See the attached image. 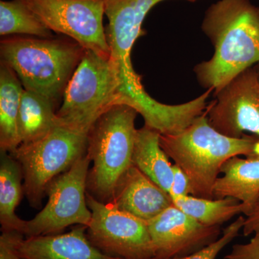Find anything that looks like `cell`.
Segmentation results:
<instances>
[{"label": "cell", "mask_w": 259, "mask_h": 259, "mask_svg": "<svg viewBox=\"0 0 259 259\" xmlns=\"http://www.w3.org/2000/svg\"><path fill=\"white\" fill-rule=\"evenodd\" d=\"M202 30L214 52L194 66L202 88L214 93L259 64V8L250 0H220L205 12Z\"/></svg>", "instance_id": "cell-1"}, {"label": "cell", "mask_w": 259, "mask_h": 259, "mask_svg": "<svg viewBox=\"0 0 259 259\" xmlns=\"http://www.w3.org/2000/svg\"><path fill=\"white\" fill-rule=\"evenodd\" d=\"M166 0H104L105 27L110 60L120 84L122 105L134 108L144 117L145 125L158 128L172 115L171 105L156 101L145 90L142 78L136 72L131 53L136 40L146 34L143 23L153 7Z\"/></svg>", "instance_id": "cell-2"}, {"label": "cell", "mask_w": 259, "mask_h": 259, "mask_svg": "<svg viewBox=\"0 0 259 259\" xmlns=\"http://www.w3.org/2000/svg\"><path fill=\"white\" fill-rule=\"evenodd\" d=\"M167 156L188 176L192 196L214 199V185L223 165L234 156H248L259 149V138L244 135L233 139L209 124L207 112L176 134L160 135Z\"/></svg>", "instance_id": "cell-3"}, {"label": "cell", "mask_w": 259, "mask_h": 259, "mask_svg": "<svg viewBox=\"0 0 259 259\" xmlns=\"http://www.w3.org/2000/svg\"><path fill=\"white\" fill-rule=\"evenodd\" d=\"M84 52L69 37L12 35L0 44L1 61L13 69L24 89L56 107Z\"/></svg>", "instance_id": "cell-4"}, {"label": "cell", "mask_w": 259, "mask_h": 259, "mask_svg": "<svg viewBox=\"0 0 259 259\" xmlns=\"http://www.w3.org/2000/svg\"><path fill=\"white\" fill-rule=\"evenodd\" d=\"M138 112L115 105L102 114L89 130L87 155L90 168L87 191L97 200H111L121 179L133 164Z\"/></svg>", "instance_id": "cell-5"}, {"label": "cell", "mask_w": 259, "mask_h": 259, "mask_svg": "<svg viewBox=\"0 0 259 259\" xmlns=\"http://www.w3.org/2000/svg\"><path fill=\"white\" fill-rule=\"evenodd\" d=\"M88 132L59 121L42 139L10 153L23 170L24 194L32 207L40 208L51 181L87 154Z\"/></svg>", "instance_id": "cell-6"}, {"label": "cell", "mask_w": 259, "mask_h": 259, "mask_svg": "<svg viewBox=\"0 0 259 259\" xmlns=\"http://www.w3.org/2000/svg\"><path fill=\"white\" fill-rule=\"evenodd\" d=\"M118 104H122L120 81L110 57L85 50L56 115L62 123L89 131L103 112Z\"/></svg>", "instance_id": "cell-7"}, {"label": "cell", "mask_w": 259, "mask_h": 259, "mask_svg": "<svg viewBox=\"0 0 259 259\" xmlns=\"http://www.w3.org/2000/svg\"><path fill=\"white\" fill-rule=\"evenodd\" d=\"M90 163L88 155H84L51 181L45 207L32 219L25 221L23 231L25 238L60 234L74 225L90 226L92 211L87 202V185Z\"/></svg>", "instance_id": "cell-8"}, {"label": "cell", "mask_w": 259, "mask_h": 259, "mask_svg": "<svg viewBox=\"0 0 259 259\" xmlns=\"http://www.w3.org/2000/svg\"><path fill=\"white\" fill-rule=\"evenodd\" d=\"M87 202L92 211L87 235L95 248L115 258H155L146 221L120 210L110 202H100L88 192Z\"/></svg>", "instance_id": "cell-9"}, {"label": "cell", "mask_w": 259, "mask_h": 259, "mask_svg": "<svg viewBox=\"0 0 259 259\" xmlns=\"http://www.w3.org/2000/svg\"><path fill=\"white\" fill-rule=\"evenodd\" d=\"M56 33L78 42L85 50L110 57L105 28L104 0H22Z\"/></svg>", "instance_id": "cell-10"}, {"label": "cell", "mask_w": 259, "mask_h": 259, "mask_svg": "<svg viewBox=\"0 0 259 259\" xmlns=\"http://www.w3.org/2000/svg\"><path fill=\"white\" fill-rule=\"evenodd\" d=\"M207 105L209 124L221 134L241 139L246 133L259 138V79L257 69L245 70L219 91Z\"/></svg>", "instance_id": "cell-11"}, {"label": "cell", "mask_w": 259, "mask_h": 259, "mask_svg": "<svg viewBox=\"0 0 259 259\" xmlns=\"http://www.w3.org/2000/svg\"><path fill=\"white\" fill-rule=\"evenodd\" d=\"M146 223L156 259L192 254L215 241L221 234V226H204L174 204Z\"/></svg>", "instance_id": "cell-12"}, {"label": "cell", "mask_w": 259, "mask_h": 259, "mask_svg": "<svg viewBox=\"0 0 259 259\" xmlns=\"http://www.w3.org/2000/svg\"><path fill=\"white\" fill-rule=\"evenodd\" d=\"M109 202L144 221L156 217L173 204L169 193L134 164L121 179Z\"/></svg>", "instance_id": "cell-13"}, {"label": "cell", "mask_w": 259, "mask_h": 259, "mask_svg": "<svg viewBox=\"0 0 259 259\" xmlns=\"http://www.w3.org/2000/svg\"><path fill=\"white\" fill-rule=\"evenodd\" d=\"M87 228L79 226L68 233L28 238L22 235L17 250L23 259H117L95 248L88 239Z\"/></svg>", "instance_id": "cell-14"}, {"label": "cell", "mask_w": 259, "mask_h": 259, "mask_svg": "<svg viewBox=\"0 0 259 259\" xmlns=\"http://www.w3.org/2000/svg\"><path fill=\"white\" fill-rule=\"evenodd\" d=\"M221 174L213 190L214 199H238L244 205L246 216L259 196V149L244 158H230L223 165Z\"/></svg>", "instance_id": "cell-15"}, {"label": "cell", "mask_w": 259, "mask_h": 259, "mask_svg": "<svg viewBox=\"0 0 259 259\" xmlns=\"http://www.w3.org/2000/svg\"><path fill=\"white\" fill-rule=\"evenodd\" d=\"M160 135L146 125L137 130L132 163L169 193L173 181L172 163L160 145Z\"/></svg>", "instance_id": "cell-16"}, {"label": "cell", "mask_w": 259, "mask_h": 259, "mask_svg": "<svg viewBox=\"0 0 259 259\" xmlns=\"http://www.w3.org/2000/svg\"><path fill=\"white\" fill-rule=\"evenodd\" d=\"M24 89L12 68L0 64V149L12 152L20 145L18 117Z\"/></svg>", "instance_id": "cell-17"}, {"label": "cell", "mask_w": 259, "mask_h": 259, "mask_svg": "<svg viewBox=\"0 0 259 259\" xmlns=\"http://www.w3.org/2000/svg\"><path fill=\"white\" fill-rule=\"evenodd\" d=\"M21 166L9 152L0 150V224L2 232L23 234L25 221L16 214L24 194Z\"/></svg>", "instance_id": "cell-18"}, {"label": "cell", "mask_w": 259, "mask_h": 259, "mask_svg": "<svg viewBox=\"0 0 259 259\" xmlns=\"http://www.w3.org/2000/svg\"><path fill=\"white\" fill-rule=\"evenodd\" d=\"M56 108L45 97L24 90L18 117L20 144L38 141L59 125Z\"/></svg>", "instance_id": "cell-19"}, {"label": "cell", "mask_w": 259, "mask_h": 259, "mask_svg": "<svg viewBox=\"0 0 259 259\" xmlns=\"http://www.w3.org/2000/svg\"><path fill=\"white\" fill-rule=\"evenodd\" d=\"M173 204L205 226H221L236 214H244L245 207L233 197L209 199L192 195L172 199Z\"/></svg>", "instance_id": "cell-20"}, {"label": "cell", "mask_w": 259, "mask_h": 259, "mask_svg": "<svg viewBox=\"0 0 259 259\" xmlns=\"http://www.w3.org/2000/svg\"><path fill=\"white\" fill-rule=\"evenodd\" d=\"M48 28L22 0L0 1V35H27L37 37H53Z\"/></svg>", "instance_id": "cell-21"}, {"label": "cell", "mask_w": 259, "mask_h": 259, "mask_svg": "<svg viewBox=\"0 0 259 259\" xmlns=\"http://www.w3.org/2000/svg\"><path fill=\"white\" fill-rule=\"evenodd\" d=\"M244 223L245 218L240 216L234 222L227 227L223 232L222 236L218 238L215 241L206 245L192 254L172 259H216L221 250L224 249L225 247L238 236L240 231L243 229Z\"/></svg>", "instance_id": "cell-22"}, {"label": "cell", "mask_w": 259, "mask_h": 259, "mask_svg": "<svg viewBox=\"0 0 259 259\" xmlns=\"http://www.w3.org/2000/svg\"><path fill=\"white\" fill-rule=\"evenodd\" d=\"M224 259H259V228L249 242L233 245Z\"/></svg>", "instance_id": "cell-23"}, {"label": "cell", "mask_w": 259, "mask_h": 259, "mask_svg": "<svg viewBox=\"0 0 259 259\" xmlns=\"http://www.w3.org/2000/svg\"><path fill=\"white\" fill-rule=\"evenodd\" d=\"M173 181L169 194L171 198L192 195V186L188 176L176 164H172Z\"/></svg>", "instance_id": "cell-24"}, {"label": "cell", "mask_w": 259, "mask_h": 259, "mask_svg": "<svg viewBox=\"0 0 259 259\" xmlns=\"http://www.w3.org/2000/svg\"><path fill=\"white\" fill-rule=\"evenodd\" d=\"M22 235L18 231L2 232L0 236V259H23L19 254L16 248L17 241Z\"/></svg>", "instance_id": "cell-25"}, {"label": "cell", "mask_w": 259, "mask_h": 259, "mask_svg": "<svg viewBox=\"0 0 259 259\" xmlns=\"http://www.w3.org/2000/svg\"><path fill=\"white\" fill-rule=\"evenodd\" d=\"M259 228V196L253 204L251 210L245 218L244 226H243V235L248 236L253 234V233Z\"/></svg>", "instance_id": "cell-26"}, {"label": "cell", "mask_w": 259, "mask_h": 259, "mask_svg": "<svg viewBox=\"0 0 259 259\" xmlns=\"http://www.w3.org/2000/svg\"><path fill=\"white\" fill-rule=\"evenodd\" d=\"M257 71H258V79H259V64H258V69H257Z\"/></svg>", "instance_id": "cell-27"}, {"label": "cell", "mask_w": 259, "mask_h": 259, "mask_svg": "<svg viewBox=\"0 0 259 259\" xmlns=\"http://www.w3.org/2000/svg\"><path fill=\"white\" fill-rule=\"evenodd\" d=\"M117 259H120V258H117ZM151 259H155V258H151Z\"/></svg>", "instance_id": "cell-28"}]
</instances>
